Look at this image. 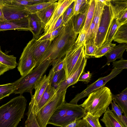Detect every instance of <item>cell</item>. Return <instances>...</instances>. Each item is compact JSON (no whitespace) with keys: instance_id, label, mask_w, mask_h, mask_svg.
I'll return each mask as SVG.
<instances>
[{"instance_id":"cell-1","label":"cell","mask_w":127,"mask_h":127,"mask_svg":"<svg viewBox=\"0 0 127 127\" xmlns=\"http://www.w3.org/2000/svg\"><path fill=\"white\" fill-rule=\"evenodd\" d=\"M78 34L74 32L70 19L64 25L60 33L51 41L35 67L45 61L64 57L74 46Z\"/></svg>"},{"instance_id":"cell-2","label":"cell","mask_w":127,"mask_h":127,"mask_svg":"<svg viewBox=\"0 0 127 127\" xmlns=\"http://www.w3.org/2000/svg\"><path fill=\"white\" fill-rule=\"evenodd\" d=\"M27 100L22 94L0 107V127H16L24 117Z\"/></svg>"},{"instance_id":"cell-3","label":"cell","mask_w":127,"mask_h":127,"mask_svg":"<svg viewBox=\"0 0 127 127\" xmlns=\"http://www.w3.org/2000/svg\"><path fill=\"white\" fill-rule=\"evenodd\" d=\"M109 88L104 86L90 93L80 106L86 113L100 117L106 111L112 100Z\"/></svg>"},{"instance_id":"cell-4","label":"cell","mask_w":127,"mask_h":127,"mask_svg":"<svg viewBox=\"0 0 127 127\" xmlns=\"http://www.w3.org/2000/svg\"><path fill=\"white\" fill-rule=\"evenodd\" d=\"M52 61L47 60L43 62L30 72L21 76L14 82L16 87L14 93L22 94L24 93L28 92L32 96L33 90L41 80Z\"/></svg>"},{"instance_id":"cell-5","label":"cell","mask_w":127,"mask_h":127,"mask_svg":"<svg viewBox=\"0 0 127 127\" xmlns=\"http://www.w3.org/2000/svg\"><path fill=\"white\" fill-rule=\"evenodd\" d=\"M66 90L56 91L53 97L36 114L35 118L40 127H46L48 122L56 109L65 102Z\"/></svg>"},{"instance_id":"cell-6","label":"cell","mask_w":127,"mask_h":127,"mask_svg":"<svg viewBox=\"0 0 127 127\" xmlns=\"http://www.w3.org/2000/svg\"><path fill=\"white\" fill-rule=\"evenodd\" d=\"M85 57L84 44L74 45L66 53L64 57V66L66 78L77 70Z\"/></svg>"},{"instance_id":"cell-7","label":"cell","mask_w":127,"mask_h":127,"mask_svg":"<svg viewBox=\"0 0 127 127\" xmlns=\"http://www.w3.org/2000/svg\"><path fill=\"white\" fill-rule=\"evenodd\" d=\"M103 10L95 40V45L99 47L106 42L107 35L114 16L110 4L104 5Z\"/></svg>"},{"instance_id":"cell-8","label":"cell","mask_w":127,"mask_h":127,"mask_svg":"<svg viewBox=\"0 0 127 127\" xmlns=\"http://www.w3.org/2000/svg\"><path fill=\"white\" fill-rule=\"evenodd\" d=\"M34 38L27 44L20 58L17 69L23 76L28 74L35 67L36 64L33 54V47Z\"/></svg>"},{"instance_id":"cell-9","label":"cell","mask_w":127,"mask_h":127,"mask_svg":"<svg viewBox=\"0 0 127 127\" xmlns=\"http://www.w3.org/2000/svg\"><path fill=\"white\" fill-rule=\"evenodd\" d=\"M123 70L114 68L108 75L100 77L93 83L88 85L85 90L76 95L69 103L77 104L78 101L81 99L88 96L90 93L94 91L105 86L108 82L116 77Z\"/></svg>"},{"instance_id":"cell-10","label":"cell","mask_w":127,"mask_h":127,"mask_svg":"<svg viewBox=\"0 0 127 127\" xmlns=\"http://www.w3.org/2000/svg\"><path fill=\"white\" fill-rule=\"evenodd\" d=\"M75 0H59L57 1L56 8L49 21L45 25L44 32L41 36H45L51 32L56 23L67 7Z\"/></svg>"},{"instance_id":"cell-11","label":"cell","mask_w":127,"mask_h":127,"mask_svg":"<svg viewBox=\"0 0 127 127\" xmlns=\"http://www.w3.org/2000/svg\"><path fill=\"white\" fill-rule=\"evenodd\" d=\"M4 17L8 21L18 20L27 17L30 14L25 7L2 4L0 3Z\"/></svg>"},{"instance_id":"cell-12","label":"cell","mask_w":127,"mask_h":127,"mask_svg":"<svg viewBox=\"0 0 127 127\" xmlns=\"http://www.w3.org/2000/svg\"><path fill=\"white\" fill-rule=\"evenodd\" d=\"M71 104L60 127H64L75 120L81 119L86 114V112L80 105Z\"/></svg>"},{"instance_id":"cell-13","label":"cell","mask_w":127,"mask_h":127,"mask_svg":"<svg viewBox=\"0 0 127 127\" xmlns=\"http://www.w3.org/2000/svg\"><path fill=\"white\" fill-rule=\"evenodd\" d=\"M87 60V59L85 57L77 70L74 73L61 83L56 89V91L61 92L67 90L69 86L75 84L78 81L80 76L84 71Z\"/></svg>"},{"instance_id":"cell-14","label":"cell","mask_w":127,"mask_h":127,"mask_svg":"<svg viewBox=\"0 0 127 127\" xmlns=\"http://www.w3.org/2000/svg\"><path fill=\"white\" fill-rule=\"evenodd\" d=\"M11 30L30 31L27 17L18 20L0 21V31Z\"/></svg>"},{"instance_id":"cell-15","label":"cell","mask_w":127,"mask_h":127,"mask_svg":"<svg viewBox=\"0 0 127 127\" xmlns=\"http://www.w3.org/2000/svg\"><path fill=\"white\" fill-rule=\"evenodd\" d=\"M50 77L48 75L43 76L42 79L34 88L35 93L31 96V99L29 107H33V110L38 104L44 91L49 83Z\"/></svg>"},{"instance_id":"cell-16","label":"cell","mask_w":127,"mask_h":127,"mask_svg":"<svg viewBox=\"0 0 127 127\" xmlns=\"http://www.w3.org/2000/svg\"><path fill=\"white\" fill-rule=\"evenodd\" d=\"M28 26L33 35V38L38 39L41 35L45 25L35 14H30L27 17Z\"/></svg>"},{"instance_id":"cell-17","label":"cell","mask_w":127,"mask_h":127,"mask_svg":"<svg viewBox=\"0 0 127 127\" xmlns=\"http://www.w3.org/2000/svg\"><path fill=\"white\" fill-rule=\"evenodd\" d=\"M71 103L65 102L55 111L49 120L48 124L60 127L65 114L70 107Z\"/></svg>"},{"instance_id":"cell-18","label":"cell","mask_w":127,"mask_h":127,"mask_svg":"<svg viewBox=\"0 0 127 127\" xmlns=\"http://www.w3.org/2000/svg\"><path fill=\"white\" fill-rule=\"evenodd\" d=\"M51 41L50 40H39L34 38L33 45V54L36 65Z\"/></svg>"},{"instance_id":"cell-19","label":"cell","mask_w":127,"mask_h":127,"mask_svg":"<svg viewBox=\"0 0 127 127\" xmlns=\"http://www.w3.org/2000/svg\"><path fill=\"white\" fill-rule=\"evenodd\" d=\"M127 44H120L116 45L106 53L104 56L107 59V61L105 65H109L111 63L113 62L117 59H121L123 58V54L127 49Z\"/></svg>"},{"instance_id":"cell-20","label":"cell","mask_w":127,"mask_h":127,"mask_svg":"<svg viewBox=\"0 0 127 127\" xmlns=\"http://www.w3.org/2000/svg\"><path fill=\"white\" fill-rule=\"evenodd\" d=\"M106 127H126L108 107L101 119Z\"/></svg>"},{"instance_id":"cell-21","label":"cell","mask_w":127,"mask_h":127,"mask_svg":"<svg viewBox=\"0 0 127 127\" xmlns=\"http://www.w3.org/2000/svg\"><path fill=\"white\" fill-rule=\"evenodd\" d=\"M89 5V3L83 12L73 15L71 18L73 30L76 33L79 34L84 27Z\"/></svg>"},{"instance_id":"cell-22","label":"cell","mask_w":127,"mask_h":127,"mask_svg":"<svg viewBox=\"0 0 127 127\" xmlns=\"http://www.w3.org/2000/svg\"><path fill=\"white\" fill-rule=\"evenodd\" d=\"M56 92V89L52 86L49 82L38 104L33 110L35 114L38 112L51 99Z\"/></svg>"},{"instance_id":"cell-23","label":"cell","mask_w":127,"mask_h":127,"mask_svg":"<svg viewBox=\"0 0 127 127\" xmlns=\"http://www.w3.org/2000/svg\"><path fill=\"white\" fill-rule=\"evenodd\" d=\"M112 100L120 108L123 113L127 116V88L119 94H112Z\"/></svg>"},{"instance_id":"cell-24","label":"cell","mask_w":127,"mask_h":127,"mask_svg":"<svg viewBox=\"0 0 127 127\" xmlns=\"http://www.w3.org/2000/svg\"><path fill=\"white\" fill-rule=\"evenodd\" d=\"M57 1L35 14L45 26L51 18L56 6Z\"/></svg>"},{"instance_id":"cell-25","label":"cell","mask_w":127,"mask_h":127,"mask_svg":"<svg viewBox=\"0 0 127 127\" xmlns=\"http://www.w3.org/2000/svg\"><path fill=\"white\" fill-rule=\"evenodd\" d=\"M95 6L93 18L95 24L94 38L95 41L104 8V4L99 0H95Z\"/></svg>"},{"instance_id":"cell-26","label":"cell","mask_w":127,"mask_h":127,"mask_svg":"<svg viewBox=\"0 0 127 127\" xmlns=\"http://www.w3.org/2000/svg\"><path fill=\"white\" fill-rule=\"evenodd\" d=\"M49 74L50 76L49 83L55 89L66 78L64 68L59 71L54 73L51 69Z\"/></svg>"},{"instance_id":"cell-27","label":"cell","mask_w":127,"mask_h":127,"mask_svg":"<svg viewBox=\"0 0 127 127\" xmlns=\"http://www.w3.org/2000/svg\"><path fill=\"white\" fill-rule=\"evenodd\" d=\"M16 58L13 55H7L1 50L0 46V63L8 67L10 69L15 68L18 65Z\"/></svg>"},{"instance_id":"cell-28","label":"cell","mask_w":127,"mask_h":127,"mask_svg":"<svg viewBox=\"0 0 127 127\" xmlns=\"http://www.w3.org/2000/svg\"><path fill=\"white\" fill-rule=\"evenodd\" d=\"M0 3L4 5L25 7L38 3L37 0H0Z\"/></svg>"},{"instance_id":"cell-29","label":"cell","mask_w":127,"mask_h":127,"mask_svg":"<svg viewBox=\"0 0 127 127\" xmlns=\"http://www.w3.org/2000/svg\"><path fill=\"white\" fill-rule=\"evenodd\" d=\"M113 40L120 44H127V23L119 27L115 35Z\"/></svg>"},{"instance_id":"cell-30","label":"cell","mask_w":127,"mask_h":127,"mask_svg":"<svg viewBox=\"0 0 127 127\" xmlns=\"http://www.w3.org/2000/svg\"><path fill=\"white\" fill-rule=\"evenodd\" d=\"M58 0H50L47 2L26 6L25 7V9L30 14H35L37 12L45 9Z\"/></svg>"},{"instance_id":"cell-31","label":"cell","mask_w":127,"mask_h":127,"mask_svg":"<svg viewBox=\"0 0 127 127\" xmlns=\"http://www.w3.org/2000/svg\"><path fill=\"white\" fill-rule=\"evenodd\" d=\"M95 6V0H90L83 29L86 31L93 20Z\"/></svg>"},{"instance_id":"cell-32","label":"cell","mask_w":127,"mask_h":127,"mask_svg":"<svg viewBox=\"0 0 127 127\" xmlns=\"http://www.w3.org/2000/svg\"><path fill=\"white\" fill-rule=\"evenodd\" d=\"M110 3L115 18L119 13L127 8V0H111Z\"/></svg>"},{"instance_id":"cell-33","label":"cell","mask_w":127,"mask_h":127,"mask_svg":"<svg viewBox=\"0 0 127 127\" xmlns=\"http://www.w3.org/2000/svg\"><path fill=\"white\" fill-rule=\"evenodd\" d=\"M15 89L14 82L0 85V100L13 93Z\"/></svg>"},{"instance_id":"cell-34","label":"cell","mask_w":127,"mask_h":127,"mask_svg":"<svg viewBox=\"0 0 127 127\" xmlns=\"http://www.w3.org/2000/svg\"><path fill=\"white\" fill-rule=\"evenodd\" d=\"M27 114V118L23 127H40L36 120L33 107H29Z\"/></svg>"},{"instance_id":"cell-35","label":"cell","mask_w":127,"mask_h":127,"mask_svg":"<svg viewBox=\"0 0 127 127\" xmlns=\"http://www.w3.org/2000/svg\"><path fill=\"white\" fill-rule=\"evenodd\" d=\"M121 25L118 23L116 18L113 19L106 37V42L107 43H111L113 40L114 36L119 27Z\"/></svg>"},{"instance_id":"cell-36","label":"cell","mask_w":127,"mask_h":127,"mask_svg":"<svg viewBox=\"0 0 127 127\" xmlns=\"http://www.w3.org/2000/svg\"><path fill=\"white\" fill-rule=\"evenodd\" d=\"M116 45V44L112 43L105 42L98 47L97 50L94 56V58H98L101 57Z\"/></svg>"},{"instance_id":"cell-37","label":"cell","mask_w":127,"mask_h":127,"mask_svg":"<svg viewBox=\"0 0 127 127\" xmlns=\"http://www.w3.org/2000/svg\"><path fill=\"white\" fill-rule=\"evenodd\" d=\"M90 0H75L73 8L74 15L83 12L89 3Z\"/></svg>"},{"instance_id":"cell-38","label":"cell","mask_w":127,"mask_h":127,"mask_svg":"<svg viewBox=\"0 0 127 127\" xmlns=\"http://www.w3.org/2000/svg\"><path fill=\"white\" fill-rule=\"evenodd\" d=\"M84 45L85 58L87 59L94 58V56L97 50L98 47L95 44L90 42L85 43Z\"/></svg>"},{"instance_id":"cell-39","label":"cell","mask_w":127,"mask_h":127,"mask_svg":"<svg viewBox=\"0 0 127 127\" xmlns=\"http://www.w3.org/2000/svg\"><path fill=\"white\" fill-rule=\"evenodd\" d=\"M99 117L94 116L87 113L82 119L85 120L92 127H103L99 121Z\"/></svg>"},{"instance_id":"cell-40","label":"cell","mask_w":127,"mask_h":127,"mask_svg":"<svg viewBox=\"0 0 127 127\" xmlns=\"http://www.w3.org/2000/svg\"><path fill=\"white\" fill-rule=\"evenodd\" d=\"M74 1L67 7L63 14V21L64 25L71 19L74 15L73 10Z\"/></svg>"},{"instance_id":"cell-41","label":"cell","mask_w":127,"mask_h":127,"mask_svg":"<svg viewBox=\"0 0 127 127\" xmlns=\"http://www.w3.org/2000/svg\"><path fill=\"white\" fill-rule=\"evenodd\" d=\"M64 57L53 61L51 65L52 66L51 69L54 73L59 71L64 68Z\"/></svg>"},{"instance_id":"cell-42","label":"cell","mask_w":127,"mask_h":127,"mask_svg":"<svg viewBox=\"0 0 127 127\" xmlns=\"http://www.w3.org/2000/svg\"><path fill=\"white\" fill-rule=\"evenodd\" d=\"M94 28L95 24L93 20L89 27L86 31L85 41L84 44L90 42L95 44V41L94 38Z\"/></svg>"},{"instance_id":"cell-43","label":"cell","mask_w":127,"mask_h":127,"mask_svg":"<svg viewBox=\"0 0 127 127\" xmlns=\"http://www.w3.org/2000/svg\"><path fill=\"white\" fill-rule=\"evenodd\" d=\"M64 25L60 26L56 30L45 36H41L37 40H50L52 41L53 40L54 38L61 32L64 27Z\"/></svg>"},{"instance_id":"cell-44","label":"cell","mask_w":127,"mask_h":127,"mask_svg":"<svg viewBox=\"0 0 127 127\" xmlns=\"http://www.w3.org/2000/svg\"><path fill=\"white\" fill-rule=\"evenodd\" d=\"M113 67L119 69L123 70L127 68V60L122 58L119 61L113 62Z\"/></svg>"},{"instance_id":"cell-45","label":"cell","mask_w":127,"mask_h":127,"mask_svg":"<svg viewBox=\"0 0 127 127\" xmlns=\"http://www.w3.org/2000/svg\"><path fill=\"white\" fill-rule=\"evenodd\" d=\"M113 100L111 104L112 109L111 110L115 114L121 121L122 123V113H123L120 108Z\"/></svg>"},{"instance_id":"cell-46","label":"cell","mask_w":127,"mask_h":127,"mask_svg":"<svg viewBox=\"0 0 127 127\" xmlns=\"http://www.w3.org/2000/svg\"><path fill=\"white\" fill-rule=\"evenodd\" d=\"M86 31L83 28L81 31L79 33L78 37L75 42V45L78 46L84 44L85 41Z\"/></svg>"},{"instance_id":"cell-47","label":"cell","mask_w":127,"mask_h":127,"mask_svg":"<svg viewBox=\"0 0 127 127\" xmlns=\"http://www.w3.org/2000/svg\"><path fill=\"white\" fill-rule=\"evenodd\" d=\"M92 73L89 71L86 72L84 71L81 74L78 79V81H82L85 84L88 83L91 80Z\"/></svg>"},{"instance_id":"cell-48","label":"cell","mask_w":127,"mask_h":127,"mask_svg":"<svg viewBox=\"0 0 127 127\" xmlns=\"http://www.w3.org/2000/svg\"><path fill=\"white\" fill-rule=\"evenodd\" d=\"M64 24L63 21V14L58 19L56 23L52 29L51 32L56 30L60 26L64 25Z\"/></svg>"},{"instance_id":"cell-49","label":"cell","mask_w":127,"mask_h":127,"mask_svg":"<svg viewBox=\"0 0 127 127\" xmlns=\"http://www.w3.org/2000/svg\"><path fill=\"white\" fill-rule=\"evenodd\" d=\"M75 127H92L84 120L81 119L80 121Z\"/></svg>"},{"instance_id":"cell-50","label":"cell","mask_w":127,"mask_h":127,"mask_svg":"<svg viewBox=\"0 0 127 127\" xmlns=\"http://www.w3.org/2000/svg\"><path fill=\"white\" fill-rule=\"evenodd\" d=\"M9 70L6 66L3 64L0 65V76Z\"/></svg>"},{"instance_id":"cell-51","label":"cell","mask_w":127,"mask_h":127,"mask_svg":"<svg viewBox=\"0 0 127 127\" xmlns=\"http://www.w3.org/2000/svg\"><path fill=\"white\" fill-rule=\"evenodd\" d=\"M80 120H75L64 127H75L78 124Z\"/></svg>"},{"instance_id":"cell-52","label":"cell","mask_w":127,"mask_h":127,"mask_svg":"<svg viewBox=\"0 0 127 127\" xmlns=\"http://www.w3.org/2000/svg\"><path fill=\"white\" fill-rule=\"evenodd\" d=\"M122 123L126 127H127V116L125 115L122 116Z\"/></svg>"},{"instance_id":"cell-53","label":"cell","mask_w":127,"mask_h":127,"mask_svg":"<svg viewBox=\"0 0 127 127\" xmlns=\"http://www.w3.org/2000/svg\"><path fill=\"white\" fill-rule=\"evenodd\" d=\"M6 20L3 14L2 8L0 5V21Z\"/></svg>"},{"instance_id":"cell-54","label":"cell","mask_w":127,"mask_h":127,"mask_svg":"<svg viewBox=\"0 0 127 127\" xmlns=\"http://www.w3.org/2000/svg\"><path fill=\"white\" fill-rule=\"evenodd\" d=\"M99 0L104 5L107 6L109 5L110 4L111 0Z\"/></svg>"},{"instance_id":"cell-55","label":"cell","mask_w":127,"mask_h":127,"mask_svg":"<svg viewBox=\"0 0 127 127\" xmlns=\"http://www.w3.org/2000/svg\"><path fill=\"white\" fill-rule=\"evenodd\" d=\"M2 64L1 63H0V65Z\"/></svg>"}]
</instances>
